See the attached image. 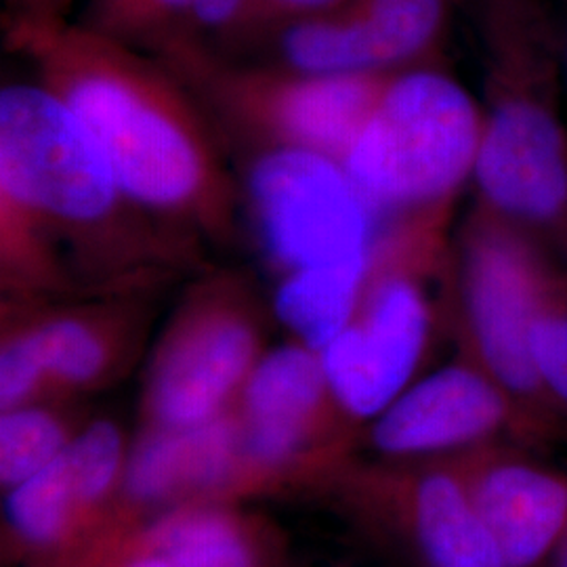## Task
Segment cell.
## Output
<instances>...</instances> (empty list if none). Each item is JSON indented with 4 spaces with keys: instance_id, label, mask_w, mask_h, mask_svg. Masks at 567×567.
I'll list each match as a JSON object with an SVG mask.
<instances>
[{
    "instance_id": "obj_1",
    "label": "cell",
    "mask_w": 567,
    "mask_h": 567,
    "mask_svg": "<svg viewBox=\"0 0 567 567\" xmlns=\"http://www.w3.org/2000/svg\"><path fill=\"white\" fill-rule=\"evenodd\" d=\"M152 221L122 189L102 143L58 95L41 82L0 91V274L11 295L70 288L68 252L103 278L163 264L175 240L143 236Z\"/></svg>"
},
{
    "instance_id": "obj_2",
    "label": "cell",
    "mask_w": 567,
    "mask_h": 567,
    "mask_svg": "<svg viewBox=\"0 0 567 567\" xmlns=\"http://www.w3.org/2000/svg\"><path fill=\"white\" fill-rule=\"evenodd\" d=\"M41 84L102 143L126 196L156 224L224 238L236 187L192 97L161 70L110 42L39 39Z\"/></svg>"
},
{
    "instance_id": "obj_3",
    "label": "cell",
    "mask_w": 567,
    "mask_h": 567,
    "mask_svg": "<svg viewBox=\"0 0 567 567\" xmlns=\"http://www.w3.org/2000/svg\"><path fill=\"white\" fill-rule=\"evenodd\" d=\"M473 9L484 72L477 203L555 250L567 227L564 25L547 0H473Z\"/></svg>"
},
{
    "instance_id": "obj_4",
    "label": "cell",
    "mask_w": 567,
    "mask_h": 567,
    "mask_svg": "<svg viewBox=\"0 0 567 567\" xmlns=\"http://www.w3.org/2000/svg\"><path fill=\"white\" fill-rule=\"evenodd\" d=\"M454 204L381 225L362 301L320 351L337 404L349 421H374L414 383L435 330L431 282L454 264L447 240Z\"/></svg>"
},
{
    "instance_id": "obj_5",
    "label": "cell",
    "mask_w": 567,
    "mask_h": 567,
    "mask_svg": "<svg viewBox=\"0 0 567 567\" xmlns=\"http://www.w3.org/2000/svg\"><path fill=\"white\" fill-rule=\"evenodd\" d=\"M550 250L526 227L477 203L454 243L450 284L461 353L507 393L532 446L567 435V419L548 400L529 349L538 295L557 261Z\"/></svg>"
},
{
    "instance_id": "obj_6",
    "label": "cell",
    "mask_w": 567,
    "mask_h": 567,
    "mask_svg": "<svg viewBox=\"0 0 567 567\" xmlns=\"http://www.w3.org/2000/svg\"><path fill=\"white\" fill-rule=\"evenodd\" d=\"M482 140V103L421 63L391 72L341 164L374 213L393 219L454 204L475 175Z\"/></svg>"
},
{
    "instance_id": "obj_7",
    "label": "cell",
    "mask_w": 567,
    "mask_h": 567,
    "mask_svg": "<svg viewBox=\"0 0 567 567\" xmlns=\"http://www.w3.org/2000/svg\"><path fill=\"white\" fill-rule=\"evenodd\" d=\"M246 200L265 257L280 278L372 259L381 217L330 156L261 150L246 177Z\"/></svg>"
},
{
    "instance_id": "obj_8",
    "label": "cell",
    "mask_w": 567,
    "mask_h": 567,
    "mask_svg": "<svg viewBox=\"0 0 567 567\" xmlns=\"http://www.w3.org/2000/svg\"><path fill=\"white\" fill-rule=\"evenodd\" d=\"M264 353L259 318L240 284L221 278L196 288L152 355L143 429L203 425L229 412Z\"/></svg>"
},
{
    "instance_id": "obj_9",
    "label": "cell",
    "mask_w": 567,
    "mask_h": 567,
    "mask_svg": "<svg viewBox=\"0 0 567 567\" xmlns=\"http://www.w3.org/2000/svg\"><path fill=\"white\" fill-rule=\"evenodd\" d=\"M391 72H221L208 97L261 150L292 147L343 163L385 91Z\"/></svg>"
},
{
    "instance_id": "obj_10",
    "label": "cell",
    "mask_w": 567,
    "mask_h": 567,
    "mask_svg": "<svg viewBox=\"0 0 567 567\" xmlns=\"http://www.w3.org/2000/svg\"><path fill=\"white\" fill-rule=\"evenodd\" d=\"M365 517L419 567H505L452 458L368 466L351 480Z\"/></svg>"
},
{
    "instance_id": "obj_11",
    "label": "cell",
    "mask_w": 567,
    "mask_h": 567,
    "mask_svg": "<svg viewBox=\"0 0 567 567\" xmlns=\"http://www.w3.org/2000/svg\"><path fill=\"white\" fill-rule=\"evenodd\" d=\"M501 440L529 444L507 393L465 353L405 386L368 423L370 446L391 463L452 458Z\"/></svg>"
},
{
    "instance_id": "obj_12",
    "label": "cell",
    "mask_w": 567,
    "mask_h": 567,
    "mask_svg": "<svg viewBox=\"0 0 567 567\" xmlns=\"http://www.w3.org/2000/svg\"><path fill=\"white\" fill-rule=\"evenodd\" d=\"M234 410L255 487L311 465L322 444H344L328 440L349 419L332 395L322 355L299 341L265 351Z\"/></svg>"
},
{
    "instance_id": "obj_13",
    "label": "cell",
    "mask_w": 567,
    "mask_h": 567,
    "mask_svg": "<svg viewBox=\"0 0 567 567\" xmlns=\"http://www.w3.org/2000/svg\"><path fill=\"white\" fill-rule=\"evenodd\" d=\"M501 440L452 456L505 567H548L567 532V471Z\"/></svg>"
},
{
    "instance_id": "obj_14",
    "label": "cell",
    "mask_w": 567,
    "mask_h": 567,
    "mask_svg": "<svg viewBox=\"0 0 567 567\" xmlns=\"http://www.w3.org/2000/svg\"><path fill=\"white\" fill-rule=\"evenodd\" d=\"M128 450L110 421L82 426L60 458L11 487L4 517L30 550H60L103 522L121 486Z\"/></svg>"
},
{
    "instance_id": "obj_15",
    "label": "cell",
    "mask_w": 567,
    "mask_h": 567,
    "mask_svg": "<svg viewBox=\"0 0 567 567\" xmlns=\"http://www.w3.org/2000/svg\"><path fill=\"white\" fill-rule=\"evenodd\" d=\"M255 487L244 461L240 421L231 408L203 425L143 429L126 454L110 505L116 519L194 501H224Z\"/></svg>"
},
{
    "instance_id": "obj_16",
    "label": "cell",
    "mask_w": 567,
    "mask_h": 567,
    "mask_svg": "<svg viewBox=\"0 0 567 567\" xmlns=\"http://www.w3.org/2000/svg\"><path fill=\"white\" fill-rule=\"evenodd\" d=\"M126 353V328L107 309L58 311L4 328L0 362L41 402L110 381Z\"/></svg>"
},
{
    "instance_id": "obj_17",
    "label": "cell",
    "mask_w": 567,
    "mask_h": 567,
    "mask_svg": "<svg viewBox=\"0 0 567 567\" xmlns=\"http://www.w3.org/2000/svg\"><path fill=\"white\" fill-rule=\"evenodd\" d=\"M177 567H269V538L261 526L224 501H194L161 513L131 538Z\"/></svg>"
},
{
    "instance_id": "obj_18",
    "label": "cell",
    "mask_w": 567,
    "mask_h": 567,
    "mask_svg": "<svg viewBox=\"0 0 567 567\" xmlns=\"http://www.w3.org/2000/svg\"><path fill=\"white\" fill-rule=\"evenodd\" d=\"M368 274L370 264L330 265L288 274L276 286L274 311L299 343L322 351L351 322L362 301Z\"/></svg>"
},
{
    "instance_id": "obj_19",
    "label": "cell",
    "mask_w": 567,
    "mask_h": 567,
    "mask_svg": "<svg viewBox=\"0 0 567 567\" xmlns=\"http://www.w3.org/2000/svg\"><path fill=\"white\" fill-rule=\"evenodd\" d=\"M452 0H349L381 72L421 65L442 41Z\"/></svg>"
},
{
    "instance_id": "obj_20",
    "label": "cell",
    "mask_w": 567,
    "mask_h": 567,
    "mask_svg": "<svg viewBox=\"0 0 567 567\" xmlns=\"http://www.w3.org/2000/svg\"><path fill=\"white\" fill-rule=\"evenodd\" d=\"M282 55L288 70L303 74L379 72L364 32L347 7L292 23L284 32Z\"/></svg>"
},
{
    "instance_id": "obj_21",
    "label": "cell",
    "mask_w": 567,
    "mask_h": 567,
    "mask_svg": "<svg viewBox=\"0 0 567 567\" xmlns=\"http://www.w3.org/2000/svg\"><path fill=\"white\" fill-rule=\"evenodd\" d=\"M76 431L51 405H20L0 416V482L7 489L20 486L58 461Z\"/></svg>"
},
{
    "instance_id": "obj_22",
    "label": "cell",
    "mask_w": 567,
    "mask_h": 567,
    "mask_svg": "<svg viewBox=\"0 0 567 567\" xmlns=\"http://www.w3.org/2000/svg\"><path fill=\"white\" fill-rule=\"evenodd\" d=\"M529 349L548 400L567 419V271L550 267L529 326Z\"/></svg>"
},
{
    "instance_id": "obj_23",
    "label": "cell",
    "mask_w": 567,
    "mask_h": 567,
    "mask_svg": "<svg viewBox=\"0 0 567 567\" xmlns=\"http://www.w3.org/2000/svg\"><path fill=\"white\" fill-rule=\"evenodd\" d=\"M252 11V0H194L189 16L208 30H225Z\"/></svg>"
},
{
    "instance_id": "obj_24",
    "label": "cell",
    "mask_w": 567,
    "mask_h": 567,
    "mask_svg": "<svg viewBox=\"0 0 567 567\" xmlns=\"http://www.w3.org/2000/svg\"><path fill=\"white\" fill-rule=\"evenodd\" d=\"M349 0H252V11L288 13V16H326L339 11Z\"/></svg>"
},
{
    "instance_id": "obj_25",
    "label": "cell",
    "mask_w": 567,
    "mask_h": 567,
    "mask_svg": "<svg viewBox=\"0 0 567 567\" xmlns=\"http://www.w3.org/2000/svg\"><path fill=\"white\" fill-rule=\"evenodd\" d=\"M192 2L194 0H128L122 11L140 21L161 20L189 11Z\"/></svg>"
},
{
    "instance_id": "obj_26",
    "label": "cell",
    "mask_w": 567,
    "mask_h": 567,
    "mask_svg": "<svg viewBox=\"0 0 567 567\" xmlns=\"http://www.w3.org/2000/svg\"><path fill=\"white\" fill-rule=\"evenodd\" d=\"M112 567H177L163 553L154 548L142 547L137 543H122L118 561Z\"/></svg>"
},
{
    "instance_id": "obj_27",
    "label": "cell",
    "mask_w": 567,
    "mask_h": 567,
    "mask_svg": "<svg viewBox=\"0 0 567 567\" xmlns=\"http://www.w3.org/2000/svg\"><path fill=\"white\" fill-rule=\"evenodd\" d=\"M548 567H567V532L564 536V540L559 543V547L555 550L553 559H550V566Z\"/></svg>"
},
{
    "instance_id": "obj_28",
    "label": "cell",
    "mask_w": 567,
    "mask_h": 567,
    "mask_svg": "<svg viewBox=\"0 0 567 567\" xmlns=\"http://www.w3.org/2000/svg\"><path fill=\"white\" fill-rule=\"evenodd\" d=\"M564 63H566V82H567V25H564Z\"/></svg>"
},
{
    "instance_id": "obj_29",
    "label": "cell",
    "mask_w": 567,
    "mask_h": 567,
    "mask_svg": "<svg viewBox=\"0 0 567 567\" xmlns=\"http://www.w3.org/2000/svg\"><path fill=\"white\" fill-rule=\"evenodd\" d=\"M118 2H121V7H124V4H126V2H128V0H118Z\"/></svg>"
},
{
    "instance_id": "obj_30",
    "label": "cell",
    "mask_w": 567,
    "mask_h": 567,
    "mask_svg": "<svg viewBox=\"0 0 567 567\" xmlns=\"http://www.w3.org/2000/svg\"><path fill=\"white\" fill-rule=\"evenodd\" d=\"M566 229H567V227H566ZM561 236H564V234H561Z\"/></svg>"
}]
</instances>
